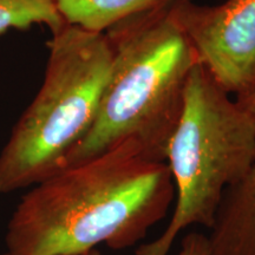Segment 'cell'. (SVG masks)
<instances>
[{"instance_id": "obj_1", "label": "cell", "mask_w": 255, "mask_h": 255, "mask_svg": "<svg viewBox=\"0 0 255 255\" xmlns=\"http://www.w3.org/2000/svg\"><path fill=\"white\" fill-rule=\"evenodd\" d=\"M175 197L167 162L123 142L34 184L9 219L6 254L127 250L167 216Z\"/></svg>"}, {"instance_id": "obj_2", "label": "cell", "mask_w": 255, "mask_h": 255, "mask_svg": "<svg viewBox=\"0 0 255 255\" xmlns=\"http://www.w3.org/2000/svg\"><path fill=\"white\" fill-rule=\"evenodd\" d=\"M105 33L114 57L100 109L59 170L128 141L151 158L165 161L182 114L188 79L199 57L175 18L173 4L127 19Z\"/></svg>"}, {"instance_id": "obj_3", "label": "cell", "mask_w": 255, "mask_h": 255, "mask_svg": "<svg viewBox=\"0 0 255 255\" xmlns=\"http://www.w3.org/2000/svg\"><path fill=\"white\" fill-rule=\"evenodd\" d=\"M47 47L43 84L0 151V194L56 174L100 109L114 57L107 33L65 25Z\"/></svg>"}, {"instance_id": "obj_4", "label": "cell", "mask_w": 255, "mask_h": 255, "mask_svg": "<svg viewBox=\"0 0 255 255\" xmlns=\"http://www.w3.org/2000/svg\"><path fill=\"white\" fill-rule=\"evenodd\" d=\"M176 203L170 221L135 255H168L180 233L194 225L210 228L223 194L255 164V123L200 62L188 79L182 114L169 141Z\"/></svg>"}, {"instance_id": "obj_5", "label": "cell", "mask_w": 255, "mask_h": 255, "mask_svg": "<svg viewBox=\"0 0 255 255\" xmlns=\"http://www.w3.org/2000/svg\"><path fill=\"white\" fill-rule=\"evenodd\" d=\"M173 12L220 87L237 98L247 95L255 87V0L212 6L177 0Z\"/></svg>"}, {"instance_id": "obj_6", "label": "cell", "mask_w": 255, "mask_h": 255, "mask_svg": "<svg viewBox=\"0 0 255 255\" xmlns=\"http://www.w3.org/2000/svg\"><path fill=\"white\" fill-rule=\"evenodd\" d=\"M209 229V255H255L254 169L227 188Z\"/></svg>"}, {"instance_id": "obj_7", "label": "cell", "mask_w": 255, "mask_h": 255, "mask_svg": "<svg viewBox=\"0 0 255 255\" xmlns=\"http://www.w3.org/2000/svg\"><path fill=\"white\" fill-rule=\"evenodd\" d=\"M177 0H53L66 25L105 33L135 15L174 4Z\"/></svg>"}, {"instance_id": "obj_8", "label": "cell", "mask_w": 255, "mask_h": 255, "mask_svg": "<svg viewBox=\"0 0 255 255\" xmlns=\"http://www.w3.org/2000/svg\"><path fill=\"white\" fill-rule=\"evenodd\" d=\"M43 25L51 34L65 26L53 0H0V34Z\"/></svg>"}, {"instance_id": "obj_9", "label": "cell", "mask_w": 255, "mask_h": 255, "mask_svg": "<svg viewBox=\"0 0 255 255\" xmlns=\"http://www.w3.org/2000/svg\"><path fill=\"white\" fill-rule=\"evenodd\" d=\"M178 255H209V245L207 235L199 232H191L183 238Z\"/></svg>"}, {"instance_id": "obj_10", "label": "cell", "mask_w": 255, "mask_h": 255, "mask_svg": "<svg viewBox=\"0 0 255 255\" xmlns=\"http://www.w3.org/2000/svg\"><path fill=\"white\" fill-rule=\"evenodd\" d=\"M235 101L246 109V111L251 115V117L253 119L255 123V87L252 89L247 95L242 96V97H239ZM254 170H255V164H254Z\"/></svg>"}, {"instance_id": "obj_11", "label": "cell", "mask_w": 255, "mask_h": 255, "mask_svg": "<svg viewBox=\"0 0 255 255\" xmlns=\"http://www.w3.org/2000/svg\"><path fill=\"white\" fill-rule=\"evenodd\" d=\"M75 255H101L100 251L97 250H92L90 252H87V253H82V254H75Z\"/></svg>"}, {"instance_id": "obj_12", "label": "cell", "mask_w": 255, "mask_h": 255, "mask_svg": "<svg viewBox=\"0 0 255 255\" xmlns=\"http://www.w3.org/2000/svg\"><path fill=\"white\" fill-rule=\"evenodd\" d=\"M2 255H7V254H6V253H5V254H2Z\"/></svg>"}]
</instances>
